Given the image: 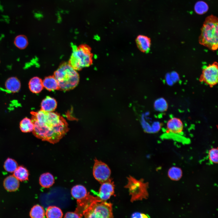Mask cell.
Returning <instances> with one entry per match:
<instances>
[{
  "mask_svg": "<svg viewBox=\"0 0 218 218\" xmlns=\"http://www.w3.org/2000/svg\"><path fill=\"white\" fill-rule=\"evenodd\" d=\"M31 114L34 125L32 133L42 140L57 143L68 131L67 122L57 113L41 110L37 112L31 111Z\"/></svg>",
  "mask_w": 218,
  "mask_h": 218,
  "instance_id": "cell-1",
  "label": "cell"
},
{
  "mask_svg": "<svg viewBox=\"0 0 218 218\" xmlns=\"http://www.w3.org/2000/svg\"><path fill=\"white\" fill-rule=\"evenodd\" d=\"M218 20L217 18L213 15L207 17L201 28L199 37V43L213 51L218 48Z\"/></svg>",
  "mask_w": 218,
  "mask_h": 218,
  "instance_id": "cell-2",
  "label": "cell"
},
{
  "mask_svg": "<svg viewBox=\"0 0 218 218\" xmlns=\"http://www.w3.org/2000/svg\"><path fill=\"white\" fill-rule=\"evenodd\" d=\"M77 71L68 62H64L61 64L54 75L58 82L59 89L67 91L77 86L80 77Z\"/></svg>",
  "mask_w": 218,
  "mask_h": 218,
  "instance_id": "cell-3",
  "label": "cell"
},
{
  "mask_svg": "<svg viewBox=\"0 0 218 218\" xmlns=\"http://www.w3.org/2000/svg\"><path fill=\"white\" fill-rule=\"evenodd\" d=\"M72 47V52L68 63L74 69L79 71L91 65L93 55L88 45L83 44Z\"/></svg>",
  "mask_w": 218,
  "mask_h": 218,
  "instance_id": "cell-4",
  "label": "cell"
},
{
  "mask_svg": "<svg viewBox=\"0 0 218 218\" xmlns=\"http://www.w3.org/2000/svg\"><path fill=\"white\" fill-rule=\"evenodd\" d=\"M83 215L85 218H113L112 204L98 198L84 211Z\"/></svg>",
  "mask_w": 218,
  "mask_h": 218,
  "instance_id": "cell-5",
  "label": "cell"
},
{
  "mask_svg": "<svg viewBox=\"0 0 218 218\" xmlns=\"http://www.w3.org/2000/svg\"><path fill=\"white\" fill-rule=\"evenodd\" d=\"M127 183L124 187L128 189L131 196V202L148 198V182H144L143 179L138 180L130 176L127 177Z\"/></svg>",
  "mask_w": 218,
  "mask_h": 218,
  "instance_id": "cell-6",
  "label": "cell"
},
{
  "mask_svg": "<svg viewBox=\"0 0 218 218\" xmlns=\"http://www.w3.org/2000/svg\"><path fill=\"white\" fill-rule=\"evenodd\" d=\"M218 68L217 63L214 62L206 66L203 69L200 81L203 82L210 87L218 82Z\"/></svg>",
  "mask_w": 218,
  "mask_h": 218,
  "instance_id": "cell-7",
  "label": "cell"
},
{
  "mask_svg": "<svg viewBox=\"0 0 218 218\" xmlns=\"http://www.w3.org/2000/svg\"><path fill=\"white\" fill-rule=\"evenodd\" d=\"M94 161L93 175L94 178L101 184L110 178L111 171L105 163L96 159Z\"/></svg>",
  "mask_w": 218,
  "mask_h": 218,
  "instance_id": "cell-8",
  "label": "cell"
},
{
  "mask_svg": "<svg viewBox=\"0 0 218 218\" xmlns=\"http://www.w3.org/2000/svg\"><path fill=\"white\" fill-rule=\"evenodd\" d=\"M114 185L110 178L101 183L98 194V197L102 201H106L114 195Z\"/></svg>",
  "mask_w": 218,
  "mask_h": 218,
  "instance_id": "cell-9",
  "label": "cell"
},
{
  "mask_svg": "<svg viewBox=\"0 0 218 218\" xmlns=\"http://www.w3.org/2000/svg\"><path fill=\"white\" fill-rule=\"evenodd\" d=\"M167 132L174 134L181 133L183 129V123L181 120L177 117H173L170 119L167 123Z\"/></svg>",
  "mask_w": 218,
  "mask_h": 218,
  "instance_id": "cell-10",
  "label": "cell"
},
{
  "mask_svg": "<svg viewBox=\"0 0 218 218\" xmlns=\"http://www.w3.org/2000/svg\"><path fill=\"white\" fill-rule=\"evenodd\" d=\"M98 198V197H94L88 193L84 198L77 200L78 206L75 212L82 217L84 211L92 203Z\"/></svg>",
  "mask_w": 218,
  "mask_h": 218,
  "instance_id": "cell-11",
  "label": "cell"
},
{
  "mask_svg": "<svg viewBox=\"0 0 218 218\" xmlns=\"http://www.w3.org/2000/svg\"><path fill=\"white\" fill-rule=\"evenodd\" d=\"M5 89L8 92L15 93L18 92L21 87V83L19 79L15 76L8 78L5 83Z\"/></svg>",
  "mask_w": 218,
  "mask_h": 218,
  "instance_id": "cell-12",
  "label": "cell"
},
{
  "mask_svg": "<svg viewBox=\"0 0 218 218\" xmlns=\"http://www.w3.org/2000/svg\"><path fill=\"white\" fill-rule=\"evenodd\" d=\"M4 188L7 191L13 192L17 190L19 186V182L14 175H10L6 177L3 182Z\"/></svg>",
  "mask_w": 218,
  "mask_h": 218,
  "instance_id": "cell-13",
  "label": "cell"
},
{
  "mask_svg": "<svg viewBox=\"0 0 218 218\" xmlns=\"http://www.w3.org/2000/svg\"><path fill=\"white\" fill-rule=\"evenodd\" d=\"M28 87L32 93L38 94L43 90V86L42 80L39 77L35 76L31 78L28 82Z\"/></svg>",
  "mask_w": 218,
  "mask_h": 218,
  "instance_id": "cell-14",
  "label": "cell"
},
{
  "mask_svg": "<svg viewBox=\"0 0 218 218\" xmlns=\"http://www.w3.org/2000/svg\"><path fill=\"white\" fill-rule=\"evenodd\" d=\"M57 102L54 98L47 96L42 101L41 110L47 112H52L56 108Z\"/></svg>",
  "mask_w": 218,
  "mask_h": 218,
  "instance_id": "cell-15",
  "label": "cell"
},
{
  "mask_svg": "<svg viewBox=\"0 0 218 218\" xmlns=\"http://www.w3.org/2000/svg\"><path fill=\"white\" fill-rule=\"evenodd\" d=\"M42 83L43 87L49 91L59 89L58 82L54 75L46 77L42 80Z\"/></svg>",
  "mask_w": 218,
  "mask_h": 218,
  "instance_id": "cell-16",
  "label": "cell"
},
{
  "mask_svg": "<svg viewBox=\"0 0 218 218\" xmlns=\"http://www.w3.org/2000/svg\"><path fill=\"white\" fill-rule=\"evenodd\" d=\"M139 48L144 52H148L150 48L151 41L148 37L144 35H139L136 40Z\"/></svg>",
  "mask_w": 218,
  "mask_h": 218,
  "instance_id": "cell-17",
  "label": "cell"
},
{
  "mask_svg": "<svg viewBox=\"0 0 218 218\" xmlns=\"http://www.w3.org/2000/svg\"><path fill=\"white\" fill-rule=\"evenodd\" d=\"M71 193L72 197L77 200L84 198L88 194L85 187L80 185H76L73 187L71 189Z\"/></svg>",
  "mask_w": 218,
  "mask_h": 218,
  "instance_id": "cell-18",
  "label": "cell"
},
{
  "mask_svg": "<svg viewBox=\"0 0 218 218\" xmlns=\"http://www.w3.org/2000/svg\"><path fill=\"white\" fill-rule=\"evenodd\" d=\"M54 178L53 176L49 173L42 174L39 178L40 185L44 188H49L54 183Z\"/></svg>",
  "mask_w": 218,
  "mask_h": 218,
  "instance_id": "cell-19",
  "label": "cell"
},
{
  "mask_svg": "<svg viewBox=\"0 0 218 218\" xmlns=\"http://www.w3.org/2000/svg\"><path fill=\"white\" fill-rule=\"evenodd\" d=\"M45 215L47 218H61L63 214L61 210L55 206H50L47 209Z\"/></svg>",
  "mask_w": 218,
  "mask_h": 218,
  "instance_id": "cell-20",
  "label": "cell"
},
{
  "mask_svg": "<svg viewBox=\"0 0 218 218\" xmlns=\"http://www.w3.org/2000/svg\"><path fill=\"white\" fill-rule=\"evenodd\" d=\"M34 127V124L31 120L25 117L23 119L20 123V128L21 131L24 133L32 131Z\"/></svg>",
  "mask_w": 218,
  "mask_h": 218,
  "instance_id": "cell-21",
  "label": "cell"
},
{
  "mask_svg": "<svg viewBox=\"0 0 218 218\" xmlns=\"http://www.w3.org/2000/svg\"><path fill=\"white\" fill-rule=\"evenodd\" d=\"M13 175L19 180L23 181L28 180L29 173L25 168L20 166L14 172Z\"/></svg>",
  "mask_w": 218,
  "mask_h": 218,
  "instance_id": "cell-22",
  "label": "cell"
},
{
  "mask_svg": "<svg viewBox=\"0 0 218 218\" xmlns=\"http://www.w3.org/2000/svg\"><path fill=\"white\" fill-rule=\"evenodd\" d=\"M14 44L18 48L22 50L26 48L28 44L27 37L24 35H19L15 38Z\"/></svg>",
  "mask_w": 218,
  "mask_h": 218,
  "instance_id": "cell-23",
  "label": "cell"
},
{
  "mask_svg": "<svg viewBox=\"0 0 218 218\" xmlns=\"http://www.w3.org/2000/svg\"><path fill=\"white\" fill-rule=\"evenodd\" d=\"M45 216V213L43 208L39 205L34 206L30 212V216L32 218H43Z\"/></svg>",
  "mask_w": 218,
  "mask_h": 218,
  "instance_id": "cell-24",
  "label": "cell"
},
{
  "mask_svg": "<svg viewBox=\"0 0 218 218\" xmlns=\"http://www.w3.org/2000/svg\"><path fill=\"white\" fill-rule=\"evenodd\" d=\"M182 175V170L178 167H171L168 171V176L170 179L173 180L177 181L179 180L181 178Z\"/></svg>",
  "mask_w": 218,
  "mask_h": 218,
  "instance_id": "cell-25",
  "label": "cell"
},
{
  "mask_svg": "<svg viewBox=\"0 0 218 218\" xmlns=\"http://www.w3.org/2000/svg\"><path fill=\"white\" fill-rule=\"evenodd\" d=\"M154 107L156 111L163 112L167 110L168 105L166 100L164 98L161 97L155 101Z\"/></svg>",
  "mask_w": 218,
  "mask_h": 218,
  "instance_id": "cell-26",
  "label": "cell"
},
{
  "mask_svg": "<svg viewBox=\"0 0 218 218\" xmlns=\"http://www.w3.org/2000/svg\"><path fill=\"white\" fill-rule=\"evenodd\" d=\"M17 162L13 159L8 158L5 161L4 164V168L7 172H14L18 167Z\"/></svg>",
  "mask_w": 218,
  "mask_h": 218,
  "instance_id": "cell-27",
  "label": "cell"
},
{
  "mask_svg": "<svg viewBox=\"0 0 218 218\" xmlns=\"http://www.w3.org/2000/svg\"><path fill=\"white\" fill-rule=\"evenodd\" d=\"M208 9V5L203 1L197 2L194 6L195 11L196 13L199 15H202L206 13Z\"/></svg>",
  "mask_w": 218,
  "mask_h": 218,
  "instance_id": "cell-28",
  "label": "cell"
},
{
  "mask_svg": "<svg viewBox=\"0 0 218 218\" xmlns=\"http://www.w3.org/2000/svg\"><path fill=\"white\" fill-rule=\"evenodd\" d=\"M218 153V150L217 148H212L209 150L208 157L211 162L214 164L217 163Z\"/></svg>",
  "mask_w": 218,
  "mask_h": 218,
  "instance_id": "cell-29",
  "label": "cell"
},
{
  "mask_svg": "<svg viewBox=\"0 0 218 218\" xmlns=\"http://www.w3.org/2000/svg\"><path fill=\"white\" fill-rule=\"evenodd\" d=\"M141 124L144 130L147 132H151V129L148 124L145 120L144 116L143 114L141 118Z\"/></svg>",
  "mask_w": 218,
  "mask_h": 218,
  "instance_id": "cell-30",
  "label": "cell"
},
{
  "mask_svg": "<svg viewBox=\"0 0 218 218\" xmlns=\"http://www.w3.org/2000/svg\"><path fill=\"white\" fill-rule=\"evenodd\" d=\"M131 217L136 218H148L149 216L147 215L144 213L135 212L132 214Z\"/></svg>",
  "mask_w": 218,
  "mask_h": 218,
  "instance_id": "cell-31",
  "label": "cell"
},
{
  "mask_svg": "<svg viewBox=\"0 0 218 218\" xmlns=\"http://www.w3.org/2000/svg\"><path fill=\"white\" fill-rule=\"evenodd\" d=\"M64 218H81L78 213L74 212H68L64 216Z\"/></svg>",
  "mask_w": 218,
  "mask_h": 218,
  "instance_id": "cell-32",
  "label": "cell"
},
{
  "mask_svg": "<svg viewBox=\"0 0 218 218\" xmlns=\"http://www.w3.org/2000/svg\"><path fill=\"white\" fill-rule=\"evenodd\" d=\"M170 76L173 82L177 81L179 79L178 74L175 72L172 73L170 74Z\"/></svg>",
  "mask_w": 218,
  "mask_h": 218,
  "instance_id": "cell-33",
  "label": "cell"
},
{
  "mask_svg": "<svg viewBox=\"0 0 218 218\" xmlns=\"http://www.w3.org/2000/svg\"><path fill=\"white\" fill-rule=\"evenodd\" d=\"M166 80L167 83L170 85L172 84L173 82L171 78L170 75L167 74V75L166 76Z\"/></svg>",
  "mask_w": 218,
  "mask_h": 218,
  "instance_id": "cell-34",
  "label": "cell"
},
{
  "mask_svg": "<svg viewBox=\"0 0 218 218\" xmlns=\"http://www.w3.org/2000/svg\"></svg>",
  "mask_w": 218,
  "mask_h": 218,
  "instance_id": "cell-35",
  "label": "cell"
}]
</instances>
